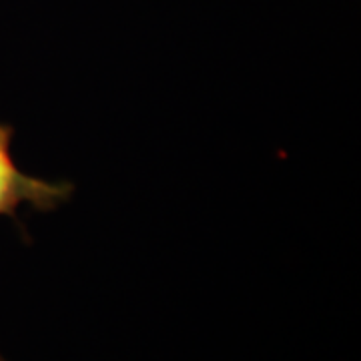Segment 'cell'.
<instances>
[{
	"label": "cell",
	"mask_w": 361,
	"mask_h": 361,
	"mask_svg": "<svg viewBox=\"0 0 361 361\" xmlns=\"http://www.w3.org/2000/svg\"><path fill=\"white\" fill-rule=\"evenodd\" d=\"M13 125L0 123V217L16 223L25 241H30L20 211L28 207L37 213H52L73 199L75 185L71 180H49L25 173L13 153Z\"/></svg>",
	"instance_id": "obj_1"
}]
</instances>
